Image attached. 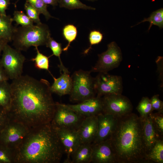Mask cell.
I'll list each match as a JSON object with an SVG mask.
<instances>
[{"label": "cell", "mask_w": 163, "mask_h": 163, "mask_svg": "<svg viewBox=\"0 0 163 163\" xmlns=\"http://www.w3.org/2000/svg\"><path fill=\"white\" fill-rule=\"evenodd\" d=\"M7 43H7L0 38V56L1 52H2L5 46Z\"/></svg>", "instance_id": "ab89813d"}, {"label": "cell", "mask_w": 163, "mask_h": 163, "mask_svg": "<svg viewBox=\"0 0 163 163\" xmlns=\"http://www.w3.org/2000/svg\"><path fill=\"white\" fill-rule=\"evenodd\" d=\"M50 35L48 26L41 23L16 27L12 41L15 49L25 51L32 46L45 45Z\"/></svg>", "instance_id": "277c9868"}, {"label": "cell", "mask_w": 163, "mask_h": 163, "mask_svg": "<svg viewBox=\"0 0 163 163\" xmlns=\"http://www.w3.org/2000/svg\"><path fill=\"white\" fill-rule=\"evenodd\" d=\"M62 33L64 38L68 42L67 45L62 50L66 51L68 50L71 43L76 38L77 34V28L73 24H68L63 27Z\"/></svg>", "instance_id": "d4e9b609"}, {"label": "cell", "mask_w": 163, "mask_h": 163, "mask_svg": "<svg viewBox=\"0 0 163 163\" xmlns=\"http://www.w3.org/2000/svg\"><path fill=\"white\" fill-rule=\"evenodd\" d=\"M87 0L93 1H94L96 0Z\"/></svg>", "instance_id": "60d3db41"}, {"label": "cell", "mask_w": 163, "mask_h": 163, "mask_svg": "<svg viewBox=\"0 0 163 163\" xmlns=\"http://www.w3.org/2000/svg\"><path fill=\"white\" fill-rule=\"evenodd\" d=\"M153 124L159 133L163 136V113L157 112L151 113L149 114Z\"/></svg>", "instance_id": "d6a6232c"}, {"label": "cell", "mask_w": 163, "mask_h": 163, "mask_svg": "<svg viewBox=\"0 0 163 163\" xmlns=\"http://www.w3.org/2000/svg\"><path fill=\"white\" fill-rule=\"evenodd\" d=\"M64 154L50 122L29 129L17 151L16 163H58Z\"/></svg>", "instance_id": "7a4b0ae2"}, {"label": "cell", "mask_w": 163, "mask_h": 163, "mask_svg": "<svg viewBox=\"0 0 163 163\" xmlns=\"http://www.w3.org/2000/svg\"><path fill=\"white\" fill-rule=\"evenodd\" d=\"M45 45L52 51L53 53L52 55H54L58 57L60 63L59 66L60 70L61 71L65 69L66 67L63 64L60 58V55L62 51L61 44L57 42L50 37Z\"/></svg>", "instance_id": "4316f807"}, {"label": "cell", "mask_w": 163, "mask_h": 163, "mask_svg": "<svg viewBox=\"0 0 163 163\" xmlns=\"http://www.w3.org/2000/svg\"><path fill=\"white\" fill-rule=\"evenodd\" d=\"M146 21L149 22L150 24L148 30H149L152 25L158 26L160 28L163 27V9L161 8L153 12L148 18H145L137 24Z\"/></svg>", "instance_id": "cb8c5ba5"}, {"label": "cell", "mask_w": 163, "mask_h": 163, "mask_svg": "<svg viewBox=\"0 0 163 163\" xmlns=\"http://www.w3.org/2000/svg\"><path fill=\"white\" fill-rule=\"evenodd\" d=\"M61 76L57 78L50 74L53 77L54 82L50 86L52 93H55L60 96L69 94L72 87V80L69 75L68 69L63 71Z\"/></svg>", "instance_id": "ac0fdd59"}, {"label": "cell", "mask_w": 163, "mask_h": 163, "mask_svg": "<svg viewBox=\"0 0 163 163\" xmlns=\"http://www.w3.org/2000/svg\"><path fill=\"white\" fill-rule=\"evenodd\" d=\"M91 162L117 163L115 153L110 139L98 143H92Z\"/></svg>", "instance_id": "4fadbf2b"}, {"label": "cell", "mask_w": 163, "mask_h": 163, "mask_svg": "<svg viewBox=\"0 0 163 163\" xmlns=\"http://www.w3.org/2000/svg\"><path fill=\"white\" fill-rule=\"evenodd\" d=\"M2 52L0 62L9 79L13 80L22 75L26 59L21 51L12 48L7 43Z\"/></svg>", "instance_id": "52a82bcc"}, {"label": "cell", "mask_w": 163, "mask_h": 163, "mask_svg": "<svg viewBox=\"0 0 163 163\" xmlns=\"http://www.w3.org/2000/svg\"><path fill=\"white\" fill-rule=\"evenodd\" d=\"M98 56V60L90 71L91 72H108L117 67L122 59L121 50L114 42L109 43L107 50Z\"/></svg>", "instance_id": "9c48e42d"}, {"label": "cell", "mask_w": 163, "mask_h": 163, "mask_svg": "<svg viewBox=\"0 0 163 163\" xmlns=\"http://www.w3.org/2000/svg\"><path fill=\"white\" fill-rule=\"evenodd\" d=\"M142 118L149 115L153 111L150 100L148 97H143L136 107Z\"/></svg>", "instance_id": "f1b7e54d"}, {"label": "cell", "mask_w": 163, "mask_h": 163, "mask_svg": "<svg viewBox=\"0 0 163 163\" xmlns=\"http://www.w3.org/2000/svg\"><path fill=\"white\" fill-rule=\"evenodd\" d=\"M148 162L163 163V140L160 139L157 141L153 147L146 156Z\"/></svg>", "instance_id": "7402d4cb"}, {"label": "cell", "mask_w": 163, "mask_h": 163, "mask_svg": "<svg viewBox=\"0 0 163 163\" xmlns=\"http://www.w3.org/2000/svg\"><path fill=\"white\" fill-rule=\"evenodd\" d=\"M117 118L116 127L109 138L117 162H148L141 117L131 112Z\"/></svg>", "instance_id": "3957f363"}, {"label": "cell", "mask_w": 163, "mask_h": 163, "mask_svg": "<svg viewBox=\"0 0 163 163\" xmlns=\"http://www.w3.org/2000/svg\"><path fill=\"white\" fill-rule=\"evenodd\" d=\"M141 118L142 137L146 156L157 141L163 139L162 136L155 128L149 115Z\"/></svg>", "instance_id": "2e32d148"}, {"label": "cell", "mask_w": 163, "mask_h": 163, "mask_svg": "<svg viewBox=\"0 0 163 163\" xmlns=\"http://www.w3.org/2000/svg\"><path fill=\"white\" fill-rule=\"evenodd\" d=\"M90 72L79 70L71 76L72 87L70 94L71 102L80 103L94 97L96 94L94 87V78Z\"/></svg>", "instance_id": "5b68a950"}, {"label": "cell", "mask_w": 163, "mask_h": 163, "mask_svg": "<svg viewBox=\"0 0 163 163\" xmlns=\"http://www.w3.org/2000/svg\"><path fill=\"white\" fill-rule=\"evenodd\" d=\"M97 131L92 143H95L110 138L116 127L117 118L113 115L102 112L97 115Z\"/></svg>", "instance_id": "5bb4252c"}, {"label": "cell", "mask_w": 163, "mask_h": 163, "mask_svg": "<svg viewBox=\"0 0 163 163\" xmlns=\"http://www.w3.org/2000/svg\"><path fill=\"white\" fill-rule=\"evenodd\" d=\"M29 129L23 124L9 118L0 135V145L17 151Z\"/></svg>", "instance_id": "8992f818"}, {"label": "cell", "mask_w": 163, "mask_h": 163, "mask_svg": "<svg viewBox=\"0 0 163 163\" xmlns=\"http://www.w3.org/2000/svg\"><path fill=\"white\" fill-rule=\"evenodd\" d=\"M37 51V55L35 57L31 60L34 62L35 66L39 69H44L49 71V57L41 53L37 46L35 47Z\"/></svg>", "instance_id": "83f0119b"}, {"label": "cell", "mask_w": 163, "mask_h": 163, "mask_svg": "<svg viewBox=\"0 0 163 163\" xmlns=\"http://www.w3.org/2000/svg\"><path fill=\"white\" fill-rule=\"evenodd\" d=\"M46 5H50L53 6H56L58 4V0H42Z\"/></svg>", "instance_id": "f35d334b"}, {"label": "cell", "mask_w": 163, "mask_h": 163, "mask_svg": "<svg viewBox=\"0 0 163 163\" xmlns=\"http://www.w3.org/2000/svg\"><path fill=\"white\" fill-rule=\"evenodd\" d=\"M17 151L0 145V163H16Z\"/></svg>", "instance_id": "603a6c76"}, {"label": "cell", "mask_w": 163, "mask_h": 163, "mask_svg": "<svg viewBox=\"0 0 163 163\" xmlns=\"http://www.w3.org/2000/svg\"><path fill=\"white\" fill-rule=\"evenodd\" d=\"M85 118L68 107L66 104L56 102L55 110L50 123L55 128L77 130Z\"/></svg>", "instance_id": "ba28073f"}, {"label": "cell", "mask_w": 163, "mask_h": 163, "mask_svg": "<svg viewBox=\"0 0 163 163\" xmlns=\"http://www.w3.org/2000/svg\"><path fill=\"white\" fill-rule=\"evenodd\" d=\"M9 119L8 111L0 106V135Z\"/></svg>", "instance_id": "d590c367"}, {"label": "cell", "mask_w": 163, "mask_h": 163, "mask_svg": "<svg viewBox=\"0 0 163 163\" xmlns=\"http://www.w3.org/2000/svg\"><path fill=\"white\" fill-rule=\"evenodd\" d=\"M66 158L64 163H71V157L81 143L76 129L54 128Z\"/></svg>", "instance_id": "7c38bea8"}, {"label": "cell", "mask_w": 163, "mask_h": 163, "mask_svg": "<svg viewBox=\"0 0 163 163\" xmlns=\"http://www.w3.org/2000/svg\"><path fill=\"white\" fill-rule=\"evenodd\" d=\"M10 4L9 0H0V14L6 15V10Z\"/></svg>", "instance_id": "8d00e7d4"}, {"label": "cell", "mask_w": 163, "mask_h": 163, "mask_svg": "<svg viewBox=\"0 0 163 163\" xmlns=\"http://www.w3.org/2000/svg\"><path fill=\"white\" fill-rule=\"evenodd\" d=\"M13 15V20L16 22L17 25L24 27L34 25L33 21L22 11H15Z\"/></svg>", "instance_id": "f546056e"}, {"label": "cell", "mask_w": 163, "mask_h": 163, "mask_svg": "<svg viewBox=\"0 0 163 163\" xmlns=\"http://www.w3.org/2000/svg\"><path fill=\"white\" fill-rule=\"evenodd\" d=\"M68 107L86 117L102 112L101 97L97 96L75 104H66Z\"/></svg>", "instance_id": "9a60e30c"}, {"label": "cell", "mask_w": 163, "mask_h": 163, "mask_svg": "<svg viewBox=\"0 0 163 163\" xmlns=\"http://www.w3.org/2000/svg\"><path fill=\"white\" fill-rule=\"evenodd\" d=\"M92 143H81L72 155L71 163L91 162Z\"/></svg>", "instance_id": "d6986e66"}, {"label": "cell", "mask_w": 163, "mask_h": 163, "mask_svg": "<svg viewBox=\"0 0 163 163\" xmlns=\"http://www.w3.org/2000/svg\"><path fill=\"white\" fill-rule=\"evenodd\" d=\"M60 7L69 9H82L85 10H95V8L88 6L82 3L79 0H58Z\"/></svg>", "instance_id": "484cf974"}, {"label": "cell", "mask_w": 163, "mask_h": 163, "mask_svg": "<svg viewBox=\"0 0 163 163\" xmlns=\"http://www.w3.org/2000/svg\"><path fill=\"white\" fill-rule=\"evenodd\" d=\"M103 38L102 34L99 31L93 30L91 31L89 34V39L90 43L89 47L84 52L85 54H87L91 49L92 45L100 43Z\"/></svg>", "instance_id": "836d02e7"}, {"label": "cell", "mask_w": 163, "mask_h": 163, "mask_svg": "<svg viewBox=\"0 0 163 163\" xmlns=\"http://www.w3.org/2000/svg\"><path fill=\"white\" fill-rule=\"evenodd\" d=\"M12 98L11 84L7 81L0 82V106L9 111Z\"/></svg>", "instance_id": "44dd1931"}, {"label": "cell", "mask_w": 163, "mask_h": 163, "mask_svg": "<svg viewBox=\"0 0 163 163\" xmlns=\"http://www.w3.org/2000/svg\"><path fill=\"white\" fill-rule=\"evenodd\" d=\"M13 18L10 15L0 14V38L8 43L12 40L16 27L12 25Z\"/></svg>", "instance_id": "ffe728a7"}, {"label": "cell", "mask_w": 163, "mask_h": 163, "mask_svg": "<svg viewBox=\"0 0 163 163\" xmlns=\"http://www.w3.org/2000/svg\"><path fill=\"white\" fill-rule=\"evenodd\" d=\"M26 2L37 9L40 14H43L47 20L53 17L47 10V5L42 0H26Z\"/></svg>", "instance_id": "4dcf8cb0"}, {"label": "cell", "mask_w": 163, "mask_h": 163, "mask_svg": "<svg viewBox=\"0 0 163 163\" xmlns=\"http://www.w3.org/2000/svg\"><path fill=\"white\" fill-rule=\"evenodd\" d=\"M102 113L117 117L132 112L133 106L130 101L121 94H110L102 97Z\"/></svg>", "instance_id": "30bf717a"}, {"label": "cell", "mask_w": 163, "mask_h": 163, "mask_svg": "<svg viewBox=\"0 0 163 163\" xmlns=\"http://www.w3.org/2000/svg\"><path fill=\"white\" fill-rule=\"evenodd\" d=\"M24 9L27 16L37 24H41L39 18L40 13L38 11L30 4L26 2L24 4Z\"/></svg>", "instance_id": "1f68e13d"}, {"label": "cell", "mask_w": 163, "mask_h": 163, "mask_svg": "<svg viewBox=\"0 0 163 163\" xmlns=\"http://www.w3.org/2000/svg\"><path fill=\"white\" fill-rule=\"evenodd\" d=\"M158 94L153 96L150 99L152 107L153 110L158 111L160 113H163V102L159 97Z\"/></svg>", "instance_id": "e575fe53"}, {"label": "cell", "mask_w": 163, "mask_h": 163, "mask_svg": "<svg viewBox=\"0 0 163 163\" xmlns=\"http://www.w3.org/2000/svg\"><path fill=\"white\" fill-rule=\"evenodd\" d=\"M12 98L10 119L30 129L51 122L56 103L49 82L21 75L11 84Z\"/></svg>", "instance_id": "6da1fadb"}, {"label": "cell", "mask_w": 163, "mask_h": 163, "mask_svg": "<svg viewBox=\"0 0 163 163\" xmlns=\"http://www.w3.org/2000/svg\"><path fill=\"white\" fill-rule=\"evenodd\" d=\"M94 87L97 96L121 94L123 89L121 76L101 72L94 78Z\"/></svg>", "instance_id": "8fae6325"}, {"label": "cell", "mask_w": 163, "mask_h": 163, "mask_svg": "<svg viewBox=\"0 0 163 163\" xmlns=\"http://www.w3.org/2000/svg\"><path fill=\"white\" fill-rule=\"evenodd\" d=\"M97 115L85 117L77 129L81 143H91L97 131Z\"/></svg>", "instance_id": "e0dca14e"}, {"label": "cell", "mask_w": 163, "mask_h": 163, "mask_svg": "<svg viewBox=\"0 0 163 163\" xmlns=\"http://www.w3.org/2000/svg\"><path fill=\"white\" fill-rule=\"evenodd\" d=\"M9 78L0 62V82L7 81Z\"/></svg>", "instance_id": "74e56055"}]
</instances>
